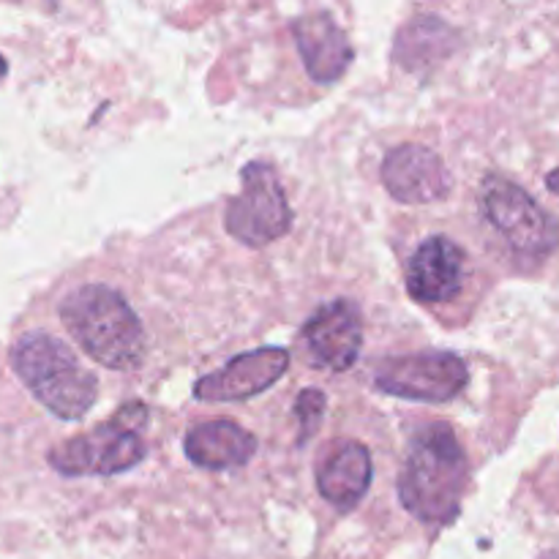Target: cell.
Returning <instances> with one entry per match:
<instances>
[{
  "mask_svg": "<svg viewBox=\"0 0 559 559\" xmlns=\"http://www.w3.org/2000/svg\"><path fill=\"white\" fill-rule=\"evenodd\" d=\"M464 278V251L445 235L426 238L407 265V293L418 304L440 306L459 295Z\"/></svg>",
  "mask_w": 559,
  "mask_h": 559,
  "instance_id": "8fae6325",
  "label": "cell"
},
{
  "mask_svg": "<svg viewBox=\"0 0 559 559\" xmlns=\"http://www.w3.org/2000/svg\"><path fill=\"white\" fill-rule=\"evenodd\" d=\"M382 186L399 202L426 205L448 197L453 180L445 162L431 147L399 145L382 162Z\"/></svg>",
  "mask_w": 559,
  "mask_h": 559,
  "instance_id": "30bf717a",
  "label": "cell"
},
{
  "mask_svg": "<svg viewBox=\"0 0 559 559\" xmlns=\"http://www.w3.org/2000/svg\"><path fill=\"white\" fill-rule=\"evenodd\" d=\"M293 36L306 71L317 82H336L353 63V44L325 11H311L293 22Z\"/></svg>",
  "mask_w": 559,
  "mask_h": 559,
  "instance_id": "7c38bea8",
  "label": "cell"
},
{
  "mask_svg": "<svg viewBox=\"0 0 559 559\" xmlns=\"http://www.w3.org/2000/svg\"><path fill=\"white\" fill-rule=\"evenodd\" d=\"M304 344L309 364L325 371H347L364 344V317L353 300H333L322 306L304 325Z\"/></svg>",
  "mask_w": 559,
  "mask_h": 559,
  "instance_id": "ba28073f",
  "label": "cell"
},
{
  "mask_svg": "<svg viewBox=\"0 0 559 559\" xmlns=\"http://www.w3.org/2000/svg\"><path fill=\"white\" fill-rule=\"evenodd\" d=\"M289 369V353L282 347L251 349L229 360L224 369L197 380L194 399L200 402H240L276 385Z\"/></svg>",
  "mask_w": 559,
  "mask_h": 559,
  "instance_id": "9c48e42d",
  "label": "cell"
},
{
  "mask_svg": "<svg viewBox=\"0 0 559 559\" xmlns=\"http://www.w3.org/2000/svg\"><path fill=\"white\" fill-rule=\"evenodd\" d=\"M374 385L380 391L413 402L442 404L469 385V371L453 353H420L388 358L377 366Z\"/></svg>",
  "mask_w": 559,
  "mask_h": 559,
  "instance_id": "52a82bcc",
  "label": "cell"
},
{
  "mask_svg": "<svg viewBox=\"0 0 559 559\" xmlns=\"http://www.w3.org/2000/svg\"><path fill=\"white\" fill-rule=\"evenodd\" d=\"M467 453L448 424H431L413 437L404 459L399 497L424 524H448L467 489Z\"/></svg>",
  "mask_w": 559,
  "mask_h": 559,
  "instance_id": "6da1fadb",
  "label": "cell"
},
{
  "mask_svg": "<svg viewBox=\"0 0 559 559\" xmlns=\"http://www.w3.org/2000/svg\"><path fill=\"white\" fill-rule=\"evenodd\" d=\"M480 205L519 260L544 262L557 251L559 224L522 186L491 175L480 189Z\"/></svg>",
  "mask_w": 559,
  "mask_h": 559,
  "instance_id": "5b68a950",
  "label": "cell"
},
{
  "mask_svg": "<svg viewBox=\"0 0 559 559\" xmlns=\"http://www.w3.org/2000/svg\"><path fill=\"white\" fill-rule=\"evenodd\" d=\"M60 320L96 364L131 371L145 358V328L118 289L82 284L60 304Z\"/></svg>",
  "mask_w": 559,
  "mask_h": 559,
  "instance_id": "7a4b0ae2",
  "label": "cell"
},
{
  "mask_svg": "<svg viewBox=\"0 0 559 559\" xmlns=\"http://www.w3.org/2000/svg\"><path fill=\"white\" fill-rule=\"evenodd\" d=\"M451 41H453L451 27L442 25V20H437V16H420V20L409 22V25L402 31V36H399L396 58L404 60L407 69H418V63H424V52H426V63L442 58V52L431 49V44L442 49H453Z\"/></svg>",
  "mask_w": 559,
  "mask_h": 559,
  "instance_id": "9a60e30c",
  "label": "cell"
},
{
  "mask_svg": "<svg viewBox=\"0 0 559 559\" xmlns=\"http://www.w3.org/2000/svg\"><path fill=\"white\" fill-rule=\"evenodd\" d=\"M11 366L36 402L58 418L80 420L96 404L98 380L49 333H25L11 349Z\"/></svg>",
  "mask_w": 559,
  "mask_h": 559,
  "instance_id": "3957f363",
  "label": "cell"
},
{
  "mask_svg": "<svg viewBox=\"0 0 559 559\" xmlns=\"http://www.w3.org/2000/svg\"><path fill=\"white\" fill-rule=\"evenodd\" d=\"M227 233L240 243L260 249L284 238L293 227V207L278 173L267 162L246 164L240 173V194L227 205Z\"/></svg>",
  "mask_w": 559,
  "mask_h": 559,
  "instance_id": "8992f818",
  "label": "cell"
},
{
  "mask_svg": "<svg viewBox=\"0 0 559 559\" xmlns=\"http://www.w3.org/2000/svg\"><path fill=\"white\" fill-rule=\"evenodd\" d=\"M325 393L317 391V388H309L298 396L295 402V413H298V424H300V440L309 442L314 437V431L320 429L322 424V413H325Z\"/></svg>",
  "mask_w": 559,
  "mask_h": 559,
  "instance_id": "2e32d148",
  "label": "cell"
},
{
  "mask_svg": "<svg viewBox=\"0 0 559 559\" xmlns=\"http://www.w3.org/2000/svg\"><path fill=\"white\" fill-rule=\"evenodd\" d=\"M147 424V407L131 402L112 415V420L63 442L49 451V464L66 478L82 475H118L136 467L145 459L142 429Z\"/></svg>",
  "mask_w": 559,
  "mask_h": 559,
  "instance_id": "277c9868",
  "label": "cell"
},
{
  "mask_svg": "<svg viewBox=\"0 0 559 559\" xmlns=\"http://www.w3.org/2000/svg\"><path fill=\"white\" fill-rule=\"evenodd\" d=\"M3 76H5V60L0 58V80H3Z\"/></svg>",
  "mask_w": 559,
  "mask_h": 559,
  "instance_id": "ac0fdd59",
  "label": "cell"
},
{
  "mask_svg": "<svg viewBox=\"0 0 559 559\" xmlns=\"http://www.w3.org/2000/svg\"><path fill=\"white\" fill-rule=\"evenodd\" d=\"M546 186H549V189L559 197V169H551L549 178H546Z\"/></svg>",
  "mask_w": 559,
  "mask_h": 559,
  "instance_id": "e0dca14e",
  "label": "cell"
},
{
  "mask_svg": "<svg viewBox=\"0 0 559 559\" xmlns=\"http://www.w3.org/2000/svg\"><path fill=\"white\" fill-rule=\"evenodd\" d=\"M186 456L191 464L202 469H229L249 464L257 453V440L251 431L233 420H211V424L194 426L186 435Z\"/></svg>",
  "mask_w": 559,
  "mask_h": 559,
  "instance_id": "5bb4252c",
  "label": "cell"
},
{
  "mask_svg": "<svg viewBox=\"0 0 559 559\" xmlns=\"http://www.w3.org/2000/svg\"><path fill=\"white\" fill-rule=\"evenodd\" d=\"M320 495L338 511H353L371 486V453L360 442H338L317 469Z\"/></svg>",
  "mask_w": 559,
  "mask_h": 559,
  "instance_id": "4fadbf2b",
  "label": "cell"
}]
</instances>
